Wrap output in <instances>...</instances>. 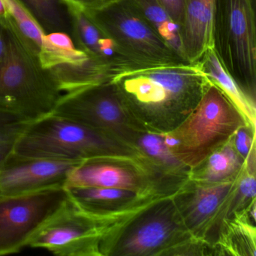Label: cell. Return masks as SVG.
Returning <instances> with one entry per match:
<instances>
[{
    "label": "cell",
    "instance_id": "cell-20",
    "mask_svg": "<svg viewBox=\"0 0 256 256\" xmlns=\"http://www.w3.org/2000/svg\"><path fill=\"white\" fill-rule=\"evenodd\" d=\"M44 34L62 32L72 36V18L64 0H20Z\"/></svg>",
    "mask_w": 256,
    "mask_h": 256
},
{
    "label": "cell",
    "instance_id": "cell-9",
    "mask_svg": "<svg viewBox=\"0 0 256 256\" xmlns=\"http://www.w3.org/2000/svg\"><path fill=\"white\" fill-rule=\"evenodd\" d=\"M68 198L65 187L0 198V256L29 246L37 232Z\"/></svg>",
    "mask_w": 256,
    "mask_h": 256
},
{
    "label": "cell",
    "instance_id": "cell-21",
    "mask_svg": "<svg viewBox=\"0 0 256 256\" xmlns=\"http://www.w3.org/2000/svg\"><path fill=\"white\" fill-rule=\"evenodd\" d=\"M146 22L162 38L182 59L180 28L175 23L157 0H132Z\"/></svg>",
    "mask_w": 256,
    "mask_h": 256
},
{
    "label": "cell",
    "instance_id": "cell-28",
    "mask_svg": "<svg viewBox=\"0 0 256 256\" xmlns=\"http://www.w3.org/2000/svg\"><path fill=\"white\" fill-rule=\"evenodd\" d=\"M6 14V8L2 0H0V16Z\"/></svg>",
    "mask_w": 256,
    "mask_h": 256
},
{
    "label": "cell",
    "instance_id": "cell-6",
    "mask_svg": "<svg viewBox=\"0 0 256 256\" xmlns=\"http://www.w3.org/2000/svg\"><path fill=\"white\" fill-rule=\"evenodd\" d=\"M212 48L240 88L256 101V26L253 0H215Z\"/></svg>",
    "mask_w": 256,
    "mask_h": 256
},
{
    "label": "cell",
    "instance_id": "cell-24",
    "mask_svg": "<svg viewBox=\"0 0 256 256\" xmlns=\"http://www.w3.org/2000/svg\"><path fill=\"white\" fill-rule=\"evenodd\" d=\"M170 18L180 28L187 0H157Z\"/></svg>",
    "mask_w": 256,
    "mask_h": 256
},
{
    "label": "cell",
    "instance_id": "cell-27",
    "mask_svg": "<svg viewBox=\"0 0 256 256\" xmlns=\"http://www.w3.org/2000/svg\"><path fill=\"white\" fill-rule=\"evenodd\" d=\"M12 142L8 139L0 138V168L7 154L11 151Z\"/></svg>",
    "mask_w": 256,
    "mask_h": 256
},
{
    "label": "cell",
    "instance_id": "cell-4",
    "mask_svg": "<svg viewBox=\"0 0 256 256\" xmlns=\"http://www.w3.org/2000/svg\"><path fill=\"white\" fill-rule=\"evenodd\" d=\"M178 191L158 198L104 236L100 242L101 256L181 254L196 238L178 212L174 202Z\"/></svg>",
    "mask_w": 256,
    "mask_h": 256
},
{
    "label": "cell",
    "instance_id": "cell-22",
    "mask_svg": "<svg viewBox=\"0 0 256 256\" xmlns=\"http://www.w3.org/2000/svg\"><path fill=\"white\" fill-rule=\"evenodd\" d=\"M6 14L12 20L28 44L40 53L46 35L38 22L22 4L20 0H2Z\"/></svg>",
    "mask_w": 256,
    "mask_h": 256
},
{
    "label": "cell",
    "instance_id": "cell-5",
    "mask_svg": "<svg viewBox=\"0 0 256 256\" xmlns=\"http://www.w3.org/2000/svg\"><path fill=\"white\" fill-rule=\"evenodd\" d=\"M245 124L239 110L210 82L191 114L174 130L164 133V144L191 172Z\"/></svg>",
    "mask_w": 256,
    "mask_h": 256
},
{
    "label": "cell",
    "instance_id": "cell-2",
    "mask_svg": "<svg viewBox=\"0 0 256 256\" xmlns=\"http://www.w3.org/2000/svg\"><path fill=\"white\" fill-rule=\"evenodd\" d=\"M11 151L35 158L82 162L106 158L148 167V162L131 146L68 118L50 114L26 124L11 125Z\"/></svg>",
    "mask_w": 256,
    "mask_h": 256
},
{
    "label": "cell",
    "instance_id": "cell-13",
    "mask_svg": "<svg viewBox=\"0 0 256 256\" xmlns=\"http://www.w3.org/2000/svg\"><path fill=\"white\" fill-rule=\"evenodd\" d=\"M78 162L35 158L10 151L0 168V198L65 187Z\"/></svg>",
    "mask_w": 256,
    "mask_h": 256
},
{
    "label": "cell",
    "instance_id": "cell-3",
    "mask_svg": "<svg viewBox=\"0 0 256 256\" xmlns=\"http://www.w3.org/2000/svg\"><path fill=\"white\" fill-rule=\"evenodd\" d=\"M6 19L10 44L0 62V119L26 124L52 114L62 92L6 14Z\"/></svg>",
    "mask_w": 256,
    "mask_h": 256
},
{
    "label": "cell",
    "instance_id": "cell-17",
    "mask_svg": "<svg viewBox=\"0 0 256 256\" xmlns=\"http://www.w3.org/2000/svg\"><path fill=\"white\" fill-rule=\"evenodd\" d=\"M198 62L208 80L222 91L244 116L246 124L256 130V101L244 94L224 70L212 48H210Z\"/></svg>",
    "mask_w": 256,
    "mask_h": 256
},
{
    "label": "cell",
    "instance_id": "cell-25",
    "mask_svg": "<svg viewBox=\"0 0 256 256\" xmlns=\"http://www.w3.org/2000/svg\"><path fill=\"white\" fill-rule=\"evenodd\" d=\"M66 4L77 6L85 10H98L118 0H64Z\"/></svg>",
    "mask_w": 256,
    "mask_h": 256
},
{
    "label": "cell",
    "instance_id": "cell-23",
    "mask_svg": "<svg viewBox=\"0 0 256 256\" xmlns=\"http://www.w3.org/2000/svg\"><path fill=\"white\" fill-rule=\"evenodd\" d=\"M232 140L236 152L245 162L250 152L256 148V130L245 124L236 130Z\"/></svg>",
    "mask_w": 256,
    "mask_h": 256
},
{
    "label": "cell",
    "instance_id": "cell-12",
    "mask_svg": "<svg viewBox=\"0 0 256 256\" xmlns=\"http://www.w3.org/2000/svg\"><path fill=\"white\" fill-rule=\"evenodd\" d=\"M43 68L52 73L62 92H71L108 80L106 71L62 32L44 36L38 53Z\"/></svg>",
    "mask_w": 256,
    "mask_h": 256
},
{
    "label": "cell",
    "instance_id": "cell-18",
    "mask_svg": "<svg viewBox=\"0 0 256 256\" xmlns=\"http://www.w3.org/2000/svg\"><path fill=\"white\" fill-rule=\"evenodd\" d=\"M244 164V160L236 152L232 138L192 170L188 180L205 184L230 180L239 175Z\"/></svg>",
    "mask_w": 256,
    "mask_h": 256
},
{
    "label": "cell",
    "instance_id": "cell-16",
    "mask_svg": "<svg viewBox=\"0 0 256 256\" xmlns=\"http://www.w3.org/2000/svg\"><path fill=\"white\" fill-rule=\"evenodd\" d=\"M70 199L88 214L108 218L121 210L132 204L142 196L161 190L139 193L131 190L101 187L65 186Z\"/></svg>",
    "mask_w": 256,
    "mask_h": 256
},
{
    "label": "cell",
    "instance_id": "cell-14",
    "mask_svg": "<svg viewBox=\"0 0 256 256\" xmlns=\"http://www.w3.org/2000/svg\"><path fill=\"white\" fill-rule=\"evenodd\" d=\"M68 6L72 28V38L78 48L92 58L110 78L118 73L133 68L113 40L90 20L84 8L71 4Z\"/></svg>",
    "mask_w": 256,
    "mask_h": 256
},
{
    "label": "cell",
    "instance_id": "cell-19",
    "mask_svg": "<svg viewBox=\"0 0 256 256\" xmlns=\"http://www.w3.org/2000/svg\"><path fill=\"white\" fill-rule=\"evenodd\" d=\"M215 245L226 254L256 256V224L248 220L246 210L224 223Z\"/></svg>",
    "mask_w": 256,
    "mask_h": 256
},
{
    "label": "cell",
    "instance_id": "cell-15",
    "mask_svg": "<svg viewBox=\"0 0 256 256\" xmlns=\"http://www.w3.org/2000/svg\"><path fill=\"white\" fill-rule=\"evenodd\" d=\"M215 0H187L180 25L184 59L196 64L212 48Z\"/></svg>",
    "mask_w": 256,
    "mask_h": 256
},
{
    "label": "cell",
    "instance_id": "cell-1",
    "mask_svg": "<svg viewBox=\"0 0 256 256\" xmlns=\"http://www.w3.org/2000/svg\"><path fill=\"white\" fill-rule=\"evenodd\" d=\"M110 80L138 127L160 134L176 128L210 83L198 62L133 68Z\"/></svg>",
    "mask_w": 256,
    "mask_h": 256
},
{
    "label": "cell",
    "instance_id": "cell-10",
    "mask_svg": "<svg viewBox=\"0 0 256 256\" xmlns=\"http://www.w3.org/2000/svg\"><path fill=\"white\" fill-rule=\"evenodd\" d=\"M106 226L102 218L88 214L71 199L37 232L30 242L59 256H101L100 242Z\"/></svg>",
    "mask_w": 256,
    "mask_h": 256
},
{
    "label": "cell",
    "instance_id": "cell-8",
    "mask_svg": "<svg viewBox=\"0 0 256 256\" xmlns=\"http://www.w3.org/2000/svg\"><path fill=\"white\" fill-rule=\"evenodd\" d=\"M52 114L76 121L131 148L140 131L110 80L62 94Z\"/></svg>",
    "mask_w": 256,
    "mask_h": 256
},
{
    "label": "cell",
    "instance_id": "cell-7",
    "mask_svg": "<svg viewBox=\"0 0 256 256\" xmlns=\"http://www.w3.org/2000/svg\"><path fill=\"white\" fill-rule=\"evenodd\" d=\"M85 12L113 40L133 68L190 64L160 37L132 0H118L103 8Z\"/></svg>",
    "mask_w": 256,
    "mask_h": 256
},
{
    "label": "cell",
    "instance_id": "cell-11",
    "mask_svg": "<svg viewBox=\"0 0 256 256\" xmlns=\"http://www.w3.org/2000/svg\"><path fill=\"white\" fill-rule=\"evenodd\" d=\"M238 176L220 182H194L188 180L174 196L184 226L196 239L211 245L218 239L236 188Z\"/></svg>",
    "mask_w": 256,
    "mask_h": 256
},
{
    "label": "cell",
    "instance_id": "cell-26",
    "mask_svg": "<svg viewBox=\"0 0 256 256\" xmlns=\"http://www.w3.org/2000/svg\"><path fill=\"white\" fill-rule=\"evenodd\" d=\"M10 44L8 26L6 14L0 16V62L6 54Z\"/></svg>",
    "mask_w": 256,
    "mask_h": 256
}]
</instances>
